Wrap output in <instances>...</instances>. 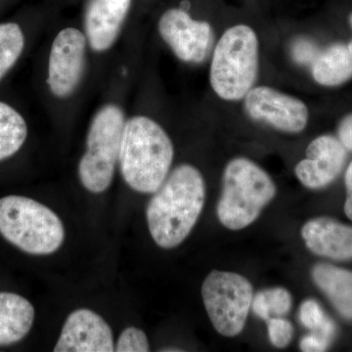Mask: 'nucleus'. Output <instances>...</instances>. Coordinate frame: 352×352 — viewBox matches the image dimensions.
I'll use <instances>...</instances> for the list:
<instances>
[{
    "label": "nucleus",
    "instance_id": "f03ea898",
    "mask_svg": "<svg viewBox=\"0 0 352 352\" xmlns=\"http://www.w3.org/2000/svg\"><path fill=\"white\" fill-rule=\"evenodd\" d=\"M175 157L166 131L145 116L127 120L122 133L119 164L126 184L139 193H155L170 173Z\"/></svg>",
    "mask_w": 352,
    "mask_h": 352
},
{
    "label": "nucleus",
    "instance_id": "ddd939ff",
    "mask_svg": "<svg viewBox=\"0 0 352 352\" xmlns=\"http://www.w3.org/2000/svg\"><path fill=\"white\" fill-rule=\"evenodd\" d=\"M131 0H91L85 14V31L90 47L103 52L119 36Z\"/></svg>",
    "mask_w": 352,
    "mask_h": 352
},
{
    "label": "nucleus",
    "instance_id": "423d86ee",
    "mask_svg": "<svg viewBox=\"0 0 352 352\" xmlns=\"http://www.w3.org/2000/svg\"><path fill=\"white\" fill-rule=\"evenodd\" d=\"M126 122L122 109L113 104L95 113L87 133V150L78 164L80 182L91 193H103L113 182Z\"/></svg>",
    "mask_w": 352,
    "mask_h": 352
},
{
    "label": "nucleus",
    "instance_id": "39448f33",
    "mask_svg": "<svg viewBox=\"0 0 352 352\" xmlns=\"http://www.w3.org/2000/svg\"><path fill=\"white\" fill-rule=\"evenodd\" d=\"M0 234L27 254L46 256L65 240L63 222L50 208L22 196L0 199Z\"/></svg>",
    "mask_w": 352,
    "mask_h": 352
},
{
    "label": "nucleus",
    "instance_id": "f257e3e1",
    "mask_svg": "<svg viewBox=\"0 0 352 352\" xmlns=\"http://www.w3.org/2000/svg\"><path fill=\"white\" fill-rule=\"evenodd\" d=\"M206 183L200 170L188 164L178 166L154 193L146 210L153 240L163 249L182 244L203 212Z\"/></svg>",
    "mask_w": 352,
    "mask_h": 352
},
{
    "label": "nucleus",
    "instance_id": "20e7f679",
    "mask_svg": "<svg viewBox=\"0 0 352 352\" xmlns=\"http://www.w3.org/2000/svg\"><path fill=\"white\" fill-rule=\"evenodd\" d=\"M258 39L247 25H236L222 34L215 46L210 82L223 100L245 98L254 87L259 68Z\"/></svg>",
    "mask_w": 352,
    "mask_h": 352
},
{
    "label": "nucleus",
    "instance_id": "bb28decb",
    "mask_svg": "<svg viewBox=\"0 0 352 352\" xmlns=\"http://www.w3.org/2000/svg\"><path fill=\"white\" fill-rule=\"evenodd\" d=\"M344 182H346V198L344 203V212L346 215L352 221V162L347 166L346 175H344Z\"/></svg>",
    "mask_w": 352,
    "mask_h": 352
},
{
    "label": "nucleus",
    "instance_id": "a878e982",
    "mask_svg": "<svg viewBox=\"0 0 352 352\" xmlns=\"http://www.w3.org/2000/svg\"><path fill=\"white\" fill-rule=\"evenodd\" d=\"M338 138L349 151H352V113L340 120L338 127Z\"/></svg>",
    "mask_w": 352,
    "mask_h": 352
},
{
    "label": "nucleus",
    "instance_id": "4468645a",
    "mask_svg": "<svg viewBox=\"0 0 352 352\" xmlns=\"http://www.w3.org/2000/svg\"><path fill=\"white\" fill-rule=\"evenodd\" d=\"M307 249L317 256L333 259H352V226L331 217L308 220L302 228Z\"/></svg>",
    "mask_w": 352,
    "mask_h": 352
},
{
    "label": "nucleus",
    "instance_id": "6ab92c4d",
    "mask_svg": "<svg viewBox=\"0 0 352 352\" xmlns=\"http://www.w3.org/2000/svg\"><path fill=\"white\" fill-rule=\"evenodd\" d=\"M293 298L288 289L271 288L263 289L252 298V307L254 314L263 320L272 317H283L291 311Z\"/></svg>",
    "mask_w": 352,
    "mask_h": 352
},
{
    "label": "nucleus",
    "instance_id": "9d476101",
    "mask_svg": "<svg viewBox=\"0 0 352 352\" xmlns=\"http://www.w3.org/2000/svg\"><path fill=\"white\" fill-rule=\"evenodd\" d=\"M160 34L178 59L201 63L207 57L212 41V29L206 21L193 19L186 11L173 8L159 21Z\"/></svg>",
    "mask_w": 352,
    "mask_h": 352
},
{
    "label": "nucleus",
    "instance_id": "4be33fe9",
    "mask_svg": "<svg viewBox=\"0 0 352 352\" xmlns=\"http://www.w3.org/2000/svg\"><path fill=\"white\" fill-rule=\"evenodd\" d=\"M150 351L147 336L142 330L136 327L124 329L118 340L115 351L147 352Z\"/></svg>",
    "mask_w": 352,
    "mask_h": 352
},
{
    "label": "nucleus",
    "instance_id": "aec40b11",
    "mask_svg": "<svg viewBox=\"0 0 352 352\" xmlns=\"http://www.w3.org/2000/svg\"><path fill=\"white\" fill-rule=\"evenodd\" d=\"M25 46V36L15 23L0 24V80L19 59Z\"/></svg>",
    "mask_w": 352,
    "mask_h": 352
},
{
    "label": "nucleus",
    "instance_id": "393cba45",
    "mask_svg": "<svg viewBox=\"0 0 352 352\" xmlns=\"http://www.w3.org/2000/svg\"><path fill=\"white\" fill-rule=\"evenodd\" d=\"M330 342L316 333L305 336L300 342V347L305 352H321L328 349Z\"/></svg>",
    "mask_w": 352,
    "mask_h": 352
},
{
    "label": "nucleus",
    "instance_id": "cd10ccee",
    "mask_svg": "<svg viewBox=\"0 0 352 352\" xmlns=\"http://www.w3.org/2000/svg\"><path fill=\"white\" fill-rule=\"evenodd\" d=\"M349 24H351L352 29V13L351 14V16H349ZM347 47H349V51H351L352 55V41H351V43L347 44Z\"/></svg>",
    "mask_w": 352,
    "mask_h": 352
},
{
    "label": "nucleus",
    "instance_id": "2eb2a0df",
    "mask_svg": "<svg viewBox=\"0 0 352 352\" xmlns=\"http://www.w3.org/2000/svg\"><path fill=\"white\" fill-rule=\"evenodd\" d=\"M34 308L27 298L14 293H0V346L20 342L34 321Z\"/></svg>",
    "mask_w": 352,
    "mask_h": 352
},
{
    "label": "nucleus",
    "instance_id": "0eeeda50",
    "mask_svg": "<svg viewBox=\"0 0 352 352\" xmlns=\"http://www.w3.org/2000/svg\"><path fill=\"white\" fill-rule=\"evenodd\" d=\"M201 298L217 333L233 338L244 330L254 298L247 278L229 271H212L201 286Z\"/></svg>",
    "mask_w": 352,
    "mask_h": 352
},
{
    "label": "nucleus",
    "instance_id": "dca6fc26",
    "mask_svg": "<svg viewBox=\"0 0 352 352\" xmlns=\"http://www.w3.org/2000/svg\"><path fill=\"white\" fill-rule=\"evenodd\" d=\"M311 275L333 307L344 318L352 320V271L319 263L312 268Z\"/></svg>",
    "mask_w": 352,
    "mask_h": 352
},
{
    "label": "nucleus",
    "instance_id": "1a4fd4ad",
    "mask_svg": "<svg viewBox=\"0 0 352 352\" xmlns=\"http://www.w3.org/2000/svg\"><path fill=\"white\" fill-rule=\"evenodd\" d=\"M244 106L252 119L278 131L298 133L307 126L309 113L305 102L272 87H252L245 96Z\"/></svg>",
    "mask_w": 352,
    "mask_h": 352
},
{
    "label": "nucleus",
    "instance_id": "a211bd4d",
    "mask_svg": "<svg viewBox=\"0 0 352 352\" xmlns=\"http://www.w3.org/2000/svg\"><path fill=\"white\" fill-rule=\"evenodd\" d=\"M27 136L24 118L8 104L0 102V162L19 151Z\"/></svg>",
    "mask_w": 352,
    "mask_h": 352
},
{
    "label": "nucleus",
    "instance_id": "412c9836",
    "mask_svg": "<svg viewBox=\"0 0 352 352\" xmlns=\"http://www.w3.org/2000/svg\"><path fill=\"white\" fill-rule=\"evenodd\" d=\"M302 325L331 342L336 333L335 323L324 314L320 305L314 300H307L300 307Z\"/></svg>",
    "mask_w": 352,
    "mask_h": 352
},
{
    "label": "nucleus",
    "instance_id": "f3484780",
    "mask_svg": "<svg viewBox=\"0 0 352 352\" xmlns=\"http://www.w3.org/2000/svg\"><path fill=\"white\" fill-rule=\"evenodd\" d=\"M315 82L324 87H338L352 78V55L347 45L337 43L320 51L311 64Z\"/></svg>",
    "mask_w": 352,
    "mask_h": 352
},
{
    "label": "nucleus",
    "instance_id": "9b49d317",
    "mask_svg": "<svg viewBox=\"0 0 352 352\" xmlns=\"http://www.w3.org/2000/svg\"><path fill=\"white\" fill-rule=\"evenodd\" d=\"M55 352L115 351L112 329L100 315L82 308L65 321Z\"/></svg>",
    "mask_w": 352,
    "mask_h": 352
},
{
    "label": "nucleus",
    "instance_id": "7ed1b4c3",
    "mask_svg": "<svg viewBox=\"0 0 352 352\" xmlns=\"http://www.w3.org/2000/svg\"><path fill=\"white\" fill-rule=\"evenodd\" d=\"M276 192L272 178L258 164L247 157L231 160L224 168L217 203L220 223L234 231L251 226Z\"/></svg>",
    "mask_w": 352,
    "mask_h": 352
},
{
    "label": "nucleus",
    "instance_id": "5701e85b",
    "mask_svg": "<svg viewBox=\"0 0 352 352\" xmlns=\"http://www.w3.org/2000/svg\"><path fill=\"white\" fill-rule=\"evenodd\" d=\"M267 330L270 342L278 349L288 346L293 339V325L283 317H272L267 320Z\"/></svg>",
    "mask_w": 352,
    "mask_h": 352
},
{
    "label": "nucleus",
    "instance_id": "b1692460",
    "mask_svg": "<svg viewBox=\"0 0 352 352\" xmlns=\"http://www.w3.org/2000/svg\"><path fill=\"white\" fill-rule=\"evenodd\" d=\"M291 53L296 64L311 66L320 50L314 41L307 38H298L292 44Z\"/></svg>",
    "mask_w": 352,
    "mask_h": 352
},
{
    "label": "nucleus",
    "instance_id": "f8f14e48",
    "mask_svg": "<svg viewBox=\"0 0 352 352\" xmlns=\"http://www.w3.org/2000/svg\"><path fill=\"white\" fill-rule=\"evenodd\" d=\"M305 155L307 157L296 166V176L303 186L321 189L331 184L342 173L347 150L339 138L321 135L310 142Z\"/></svg>",
    "mask_w": 352,
    "mask_h": 352
},
{
    "label": "nucleus",
    "instance_id": "6e6552de",
    "mask_svg": "<svg viewBox=\"0 0 352 352\" xmlns=\"http://www.w3.org/2000/svg\"><path fill=\"white\" fill-rule=\"evenodd\" d=\"M87 38L80 30L66 28L51 45L47 83L58 98H66L78 87L85 66Z\"/></svg>",
    "mask_w": 352,
    "mask_h": 352
}]
</instances>
